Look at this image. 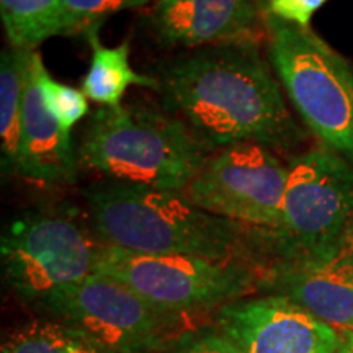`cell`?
Segmentation results:
<instances>
[{
    "label": "cell",
    "mask_w": 353,
    "mask_h": 353,
    "mask_svg": "<svg viewBox=\"0 0 353 353\" xmlns=\"http://www.w3.org/2000/svg\"><path fill=\"white\" fill-rule=\"evenodd\" d=\"M156 77L167 112L211 152L244 143L291 152L306 139L260 41L190 50L162 63Z\"/></svg>",
    "instance_id": "6da1fadb"
},
{
    "label": "cell",
    "mask_w": 353,
    "mask_h": 353,
    "mask_svg": "<svg viewBox=\"0 0 353 353\" xmlns=\"http://www.w3.org/2000/svg\"><path fill=\"white\" fill-rule=\"evenodd\" d=\"M87 223L101 245L141 254L192 255L270 268L265 229L221 218L183 192L103 182L83 192Z\"/></svg>",
    "instance_id": "7a4b0ae2"
},
{
    "label": "cell",
    "mask_w": 353,
    "mask_h": 353,
    "mask_svg": "<svg viewBox=\"0 0 353 353\" xmlns=\"http://www.w3.org/2000/svg\"><path fill=\"white\" fill-rule=\"evenodd\" d=\"M107 182L183 192L211 152L185 123L143 103L100 107L77 148Z\"/></svg>",
    "instance_id": "3957f363"
},
{
    "label": "cell",
    "mask_w": 353,
    "mask_h": 353,
    "mask_svg": "<svg viewBox=\"0 0 353 353\" xmlns=\"http://www.w3.org/2000/svg\"><path fill=\"white\" fill-rule=\"evenodd\" d=\"M270 268H316L353 247V164L324 144L291 157ZM267 270V272H268Z\"/></svg>",
    "instance_id": "277c9868"
},
{
    "label": "cell",
    "mask_w": 353,
    "mask_h": 353,
    "mask_svg": "<svg viewBox=\"0 0 353 353\" xmlns=\"http://www.w3.org/2000/svg\"><path fill=\"white\" fill-rule=\"evenodd\" d=\"M267 56L275 76L319 144L353 164V69L311 26L263 10Z\"/></svg>",
    "instance_id": "5b68a950"
},
{
    "label": "cell",
    "mask_w": 353,
    "mask_h": 353,
    "mask_svg": "<svg viewBox=\"0 0 353 353\" xmlns=\"http://www.w3.org/2000/svg\"><path fill=\"white\" fill-rule=\"evenodd\" d=\"M94 273L113 278L154 306L185 319L259 293L252 265L192 255L141 254L100 245Z\"/></svg>",
    "instance_id": "8992f818"
},
{
    "label": "cell",
    "mask_w": 353,
    "mask_h": 353,
    "mask_svg": "<svg viewBox=\"0 0 353 353\" xmlns=\"http://www.w3.org/2000/svg\"><path fill=\"white\" fill-rule=\"evenodd\" d=\"M34 307L112 353H165L190 329V319L154 306L120 281L99 273L54 291Z\"/></svg>",
    "instance_id": "52a82bcc"
},
{
    "label": "cell",
    "mask_w": 353,
    "mask_h": 353,
    "mask_svg": "<svg viewBox=\"0 0 353 353\" xmlns=\"http://www.w3.org/2000/svg\"><path fill=\"white\" fill-rule=\"evenodd\" d=\"M100 245L88 223H79L72 211H25L2 232L3 280L20 301L37 306L94 275Z\"/></svg>",
    "instance_id": "ba28073f"
},
{
    "label": "cell",
    "mask_w": 353,
    "mask_h": 353,
    "mask_svg": "<svg viewBox=\"0 0 353 353\" xmlns=\"http://www.w3.org/2000/svg\"><path fill=\"white\" fill-rule=\"evenodd\" d=\"M288 164L267 145L244 143L218 149L183 193L221 218L272 231L283 206Z\"/></svg>",
    "instance_id": "9c48e42d"
},
{
    "label": "cell",
    "mask_w": 353,
    "mask_h": 353,
    "mask_svg": "<svg viewBox=\"0 0 353 353\" xmlns=\"http://www.w3.org/2000/svg\"><path fill=\"white\" fill-rule=\"evenodd\" d=\"M213 324L242 353H342L341 329L290 299L247 296L214 312Z\"/></svg>",
    "instance_id": "30bf717a"
},
{
    "label": "cell",
    "mask_w": 353,
    "mask_h": 353,
    "mask_svg": "<svg viewBox=\"0 0 353 353\" xmlns=\"http://www.w3.org/2000/svg\"><path fill=\"white\" fill-rule=\"evenodd\" d=\"M149 21L165 46L196 50L260 41L265 34L262 0H152Z\"/></svg>",
    "instance_id": "8fae6325"
},
{
    "label": "cell",
    "mask_w": 353,
    "mask_h": 353,
    "mask_svg": "<svg viewBox=\"0 0 353 353\" xmlns=\"http://www.w3.org/2000/svg\"><path fill=\"white\" fill-rule=\"evenodd\" d=\"M39 52L33 51L26 77L17 175L30 182L61 187L77 180L81 161L72 132H65L43 105L38 85Z\"/></svg>",
    "instance_id": "7c38bea8"
},
{
    "label": "cell",
    "mask_w": 353,
    "mask_h": 353,
    "mask_svg": "<svg viewBox=\"0 0 353 353\" xmlns=\"http://www.w3.org/2000/svg\"><path fill=\"white\" fill-rule=\"evenodd\" d=\"M259 293L286 298L335 329L353 330V247L322 267L265 272Z\"/></svg>",
    "instance_id": "4fadbf2b"
},
{
    "label": "cell",
    "mask_w": 353,
    "mask_h": 353,
    "mask_svg": "<svg viewBox=\"0 0 353 353\" xmlns=\"http://www.w3.org/2000/svg\"><path fill=\"white\" fill-rule=\"evenodd\" d=\"M90 43V68L82 79V92L88 100L100 107L121 105L126 90L132 85L157 90V77L139 74L131 68L130 43L123 41L118 46H105L99 38V30L85 33Z\"/></svg>",
    "instance_id": "5bb4252c"
},
{
    "label": "cell",
    "mask_w": 353,
    "mask_h": 353,
    "mask_svg": "<svg viewBox=\"0 0 353 353\" xmlns=\"http://www.w3.org/2000/svg\"><path fill=\"white\" fill-rule=\"evenodd\" d=\"M32 52L8 46L0 54V159L3 176L17 175L25 88Z\"/></svg>",
    "instance_id": "9a60e30c"
},
{
    "label": "cell",
    "mask_w": 353,
    "mask_h": 353,
    "mask_svg": "<svg viewBox=\"0 0 353 353\" xmlns=\"http://www.w3.org/2000/svg\"><path fill=\"white\" fill-rule=\"evenodd\" d=\"M8 46L37 51L39 44L63 37V0H0Z\"/></svg>",
    "instance_id": "2e32d148"
},
{
    "label": "cell",
    "mask_w": 353,
    "mask_h": 353,
    "mask_svg": "<svg viewBox=\"0 0 353 353\" xmlns=\"http://www.w3.org/2000/svg\"><path fill=\"white\" fill-rule=\"evenodd\" d=\"M2 353H112L81 330L63 322L38 317L13 329Z\"/></svg>",
    "instance_id": "e0dca14e"
},
{
    "label": "cell",
    "mask_w": 353,
    "mask_h": 353,
    "mask_svg": "<svg viewBox=\"0 0 353 353\" xmlns=\"http://www.w3.org/2000/svg\"><path fill=\"white\" fill-rule=\"evenodd\" d=\"M38 85L41 92L43 105L65 132H72V128L87 117L88 99L79 88H74L56 81L44 68L43 59L38 61Z\"/></svg>",
    "instance_id": "ac0fdd59"
},
{
    "label": "cell",
    "mask_w": 353,
    "mask_h": 353,
    "mask_svg": "<svg viewBox=\"0 0 353 353\" xmlns=\"http://www.w3.org/2000/svg\"><path fill=\"white\" fill-rule=\"evenodd\" d=\"M152 0H63V37L99 30L108 17L143 8Z\"/></svg>",
    "instance_id": "d6986e66"
},
{
    "label": "cell",
    "mask_w": 353,
    "mask_h": 353,
    "mask_svg": "<svg viewBox=\"0 0 353 353\" xmlns=\"http://www.w3.org/2000/svg\"><path fill=\"white\" fill-rule=\"evenodd\" d=\"M165 353H242L213 322L190 327Z\"/></svg>",
    "instance_id": "ffe728a7"
},
{
    "label": "cell",
    "mask_w": 353,
    "mask_h": 353,
    "mask_svg": "<svg viewBox=\"0 0 353 353\" xmlns=\"http://www.w3.org/2000/svg\"><path fill=\"white\" fill-rule=\"evenodd\" d=\"M327 0H262V7L276 19L307 28L314 13Z\"/></svg>",
    "instance_id": "44dd1931"
},
{
    "label": "cell",
    "mask_w": 353,
    "mask_h": 353,
    "mask_svg": "<svg viewBox=\"0 0 353 353\" xmlns=\"http://www.w3.org/2000/svg\"><path fill=\"white\" fill-rule=\"evenodd\" d=\"M342 342H343V350L342 353H353V330L342 329Z\"/></svg>",
    "instance_id": "7402d4cb"
}]
</instances>
